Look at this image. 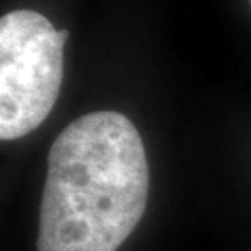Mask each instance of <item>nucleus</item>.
Instances as JSON below:
<instances>
[{
  "instance_id": "obj_1",
  "label": "nucleus",
  "mask_w": 251,
  "mask_h": 251,
  "mask_svg": "<svg viewBox=\"0 0 251 251\" xmlns=\"http://www.w3.org/2000/svg\"><path fill=\"white\" fill-rule=\"evenodd\" d=\"M149 198L142 136L119 112L75 119L49 151L37 251H117Z\"/></svg>"
},
{
  "instance_id": "obj_2",
  "label": "nucleus",
  "mask_w": 251,
  "mask_h": 251,
  "mask_svg": "<svg viewBox=\"0 0 251 251\" xmlns=\"http://www.w3.org/2000/svg\"><path fill=\"white\" fill-rule=\"evenodd\" d=\"M67 30L32 9L0 19V138L17 140L47 119L63 80Z\"/></svg>"
}]
</instances>
